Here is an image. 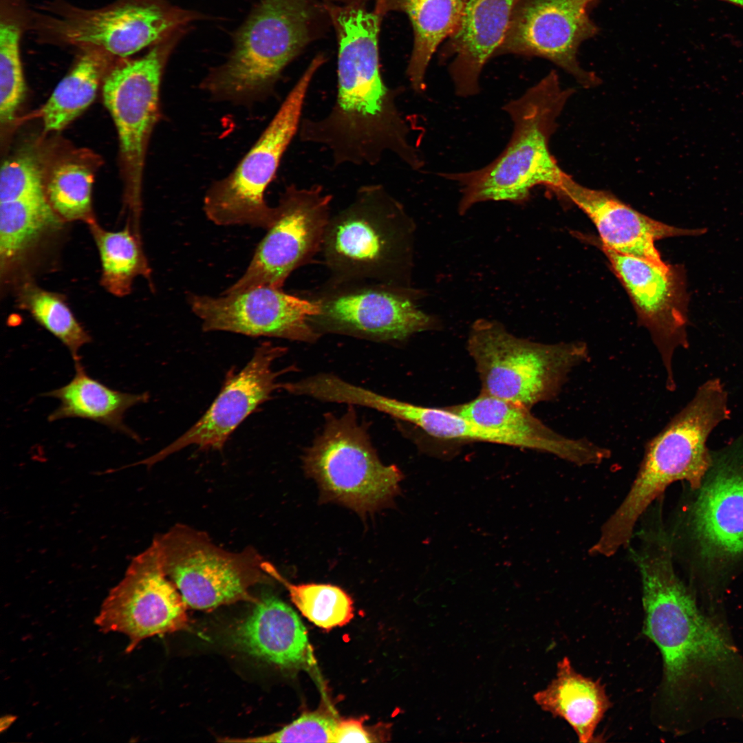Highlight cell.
<instances>
[{
  "label": "cell",
  "instance_id": "6da1fadb",
  "mask_svg": "<svg viewBox=\"0 0 743 743\" xmlns=\"http://www.w3.org/2000/svg\"><path fill=\"white\" fill-rule=\"evenodd\" d=\"M327 6L338 45L337 95L324 118L301 120L300 140L325 146L335 166H374L390 152L411 169H420L424 158L411 144L410 127L396 103L404 88L389 87L380 74L382 17L365 5Z\"/></svg>",
  "mask_w": 743,
  "mask_h": 743
},
{
  "label": "cell",
  "instance_id": "7a4b0ae2",
  "mask_svg": "<svg viewBox=\"0 0 743 743\" xmlns=\"http://www.w3.org/2000/svg\"><path fill=\"white\" fill-rule=\"evenodd\" d=\"M675 562L708 608L723 606L743 570V446L712 456L700 485L685 491L666 524Z\"/></svg>",
  "mask_w": 743,
  "mask_h": 743
},
{
  "label": "cell",
  "instance_id": "3957f363",
  "mask_svg": "<svg viewBox=\"0 0 743 743\" xmlns=\"http://www.w3.org/2000/svg\"><path fill=\"white\" fill-rule=\"evenodd\" d=\"M721 380H708L693 398L645 446L636 475L623 501L603 523L595 543L614 555L630 543L640 517L675 482L697 488L711 466L709 435L730 418Z\"/></svg>",
  "mask_w": 743,
  "mask_h": 743
},
{
  "label": "cell",
  "instance_id": "277c9868",
  "mask_svg": "<svg viewBox=\"0 0 743 743\" xmlns=\"http://www.w3.org/2000/svg\"><path fill=\"white\" fill-rule=\"evenodd\" d=\"M572 94L573 89L563 88L557 73L552 70L504 105L503 110L513 122V131L495 160L478 169L439 174L460 187L461 213L487 201L524 203L537 186L558 194L568 174L551 153L550 140Z\"/></svg>",
  "mask_w": 743,
  "mask_h": 743
},
{
  "label": "cell",
  "instance_id": "5b68a950",
  "mask_svg": "<svg viewBox=\"0 0 743 743\" xmlns=\"http://www.w3.org/2000/svg\"><path fill=\"white\" fill-rule=\"evenodd\" d=\"M413 233L411 219L385 187L361 186L325 229L321 250L331 280L408 287Z\"/></svg>",
  "mask_w": 743,
  "mask_h": 743
},
{
  "label": "cell",
  "instance_id": "8992f818",
  "mask_svg": "<svg viewBox=\"0 0 743 743\" xmlns=\"http://www.w3.org/2000/svg\"><path fill=\"white\" fill-rule=\"evenodd\" d=\"M318 14L310 0H259L228 58L202 87L215 99L235 103L269 95L283 69L314 39Z\"/></svg>",
  "mask_w": 743,
  "mask_h": 743
},
{
  "label": "cell",
  "instance_id": "52a82bcc",
  "mask_svg": "<svg viewBox=\"0 0 743 743\" xmlns=\"http://www.w3.org/2000/svg\"><path fill=\"white\" fill-rule=\"evenodd\" d=\"M198 18L165 0H116L98 8L51 0L32 10L30 31L39 43L96 48L123 59Z\"/></svg>",
  "mask_w": 743,
  "mask_h": 743
},
{
  "label": "cell",
  "instance_id": "ba28073f",
  "mask_svg": "<svg viewBox=\"0 0 743 743\" xmlns=\"http://www.w3.org/2000/svg\"><path fill=\"white\" fill-rule=\"evenodd\" d=\"M467 349L481 380V393L530 409L554 399L573 369L590 358L584 342H534L486 319L472 325Z\"/></svg>",
  "mask_w": 743,
  "mask_h": 743
},
{
  "label": "cell",
  "instance_id": "9c48e42d",
  "mask_svg": "<svg viewBox=\"0 0 743 743\" xmlns=\"http://www.w3.org/2000/svg\"><path fill=\"white\" fill-rule=\"evenodd\" d=\"M306 474L318 484L321 499L360 514L389 504L400 491L402 473L385 465L372 444L367 424L353 407L341 416H325L322 432L303 457Z\"/></svg>",
  "mask_w": 743,
  "mask_h": 743
},
{
  "label": "cell",
  "instance_id": "30bf717a",
  "mask_svg": "<svg viewBox=\"0 0 743 743\" xmlns=\"http://www.w3.org/2000/svg\"><path fill=\"white\" fill-rule=\"evenodd\" d=\"M324 62L319 56L312 61L237 166L209 188L204 199V211L210 221L219 226L248 225L266 229L272 224L275 207L268 205L265 192L299 132L308 91Z\"/></svg>",
  "mask_w": 743,
  "mask_h": 743
},
{
  "label": "cell",
  "instance_id": "8fae6325",
  "mask_svg": "<svg viewBox=\"0 0 743 743\" xmlns=\"http://www.w3.org/2000/svg\"><path fill=\"white\" fill-rule=\"evenodd\" d=\"M164 569L188 607L211 611L239 601L255 603L250 590L269 581L264 561L252 547L231 552L204 532L176 524L154 539Z\"/></svg>",
  "mask_w": 743,
  "mask_h": 743
},
{
  "label": "cell",
  "instance_id": "7c38bea8",
  "mask_svg": "<svg viewBox=\"0 0 743 743\" xmlns=\"http://www.w3.org/2000/svg\"><path fill=\"white\" fill-rule=\"evenodd\" d=\"M409 287L383 283L334 281L308 297L318 307L310 322L318 333L376 341H401L434 328L436 320L418 308Z\"/></svg>",
  "mask_w": 743,
  "mask_h": 743
},
{
  "label": "cell",
  "instance_id": "4fadbf2b",
  "mask_svg": "<svg viewBox=\"0 0 743 743\" xmlns=\"http://www.w3.org/2000/svg\"><path fill=\"white\" fill-rule=\"evenodd\" d=\"M180 30L151 46L143 56L115 63L103 83L104 103L115 124L133 205L138 211L146 150L159 113L162 72Z\"/></svg>",
  "mask_w": 743,
  "mask_h": 743
},
{
  "label": "cell",
  "instance_id": "5bb4252c",
  "mask_svg": "<svg viewBox=\"0 0 743 743\" xmlns=\"http://www.w3.org/2000/svg\"><path fill=\"white\" fill-rule=\"evenodd\" d=\"M332 200L319 185L287 186L245 272L222 294L262 286L282 288L295 269L321 250Z\"/></svg>",
  "mask_w": 743,
  "mask_h": 743
},
{
  "label": "cell",
  "instance_id": "9a60e30c",
  "mask_svg": "<svg viewBox=\"0 0 743 743\" xmlns=\"http://www.w3.org/2000/svg\"><path fill=\"white\" fill-rule=\"evenodd\" d=\"M188 606L164 569L153 539L135 557L124 577L105 599L95 623L104 633H122L129 638L127 652L156 635L186 629Z\"/></svg>",
  "mask_w": 743,
  "mask_h": 743
},
{
  "label": "cell",
  "instance_id": "2e32d148",
  "mask_svg": "<svg viewBox=\"0 0 743 743\" xmlns=\"http://www.w3.org/2000/svg\"><path fill=\"white\" fill-rule=\"evenodd\" d=\"M599 0H521L515 7L495 57L517 55L545 58L585 87L600 83L578 60L580 45L599 28L590 16Z\"/></svg>",
  "mask_w": 743,
  "mask_h": 743
},
{
  "label": "cell",
  "instance_id": "e0dca14e",
  "mask_svg": "<svg viewBox=\"0 0 743 743\" xmlns=\"http://www.w3.org/2000/svg\"><path fill=\"white\" fill-rule=\"evenodd\" d=\"M612 271L626 290L640 325L649 332L666 372V387H676L673 358L689 347V296L682 266L659 265L601 246Z\"/></svg>",
  "mask_w": 743,
  "mask_h": 743
},
{
  "label": "cell",
  "instance_id": "ac0fdd59",
  "mask_svg": "<svg viewBox=\"0 0 743 743\" xmlns=\"http://www.w3.org/2000/svg\"><path fill=\"white\" fill-rule=\"evenodd\" d=\"M286 347L266 342L257 346L240 369H230L221 390L203 416L185 433L139 464L151 466L189 446L200 450L221 451L235 430L259 406L270 400L285 383L279 378L292 366L277 371L274 362L286 354Z\"/></svg>",
  "mask_w": 743,
  "mask_h": 743
},
{
  "label": "cell",
  "instance_id": "d6986e66",
  "mask_svg": "<svg viewBox=\"0 0 743 743\" xmlns=\"http://www.w3.org/2000/svg\"><path fill=\"white\" fill-rule=\"evenodd\" d=\"M188 303L204 332L224 331L252 337H275L312 343L320 334L310 322L318 312L308 298L282 288L257 286L219 297L189 293Z\"/></svg>",
  "mask_w": 743,
  "mask_h": 743
},
{
  "label": "cell",
  "instance_id": "ffe728a7",
  "mask_svg": "<svg viewBox=\"0 0 743 743\" xmlns=\"http://www.w3.org/2000/svg\"><path fill=\"white\" fill-rule=\"evenodd\" d=\"M582 210L595 225L601 246L662 265L655 243L664 238L700 236L706 228H681L655 220L612 193L584 186L567 175L557 195Z\"/></svg>",
  "mask_w": 743,
  "mask_h": 743
},
{
  "label": "cell",
  "instance_id": "44dd1931",
  "mask_svg": "<svg viewBox=\"0 0 743 743\" xmlns=\"http://www.w3.org/2000/svg\"><path fill=\"white\" fill-rule=\"evenodd\" d=\"M520 1L464 0L460 27L439 52L457 96L469 98L480 93L482 70L495 57Z\"/></svg>",
  "mask_w": 743,
  "mask_h": 743
},
{
  "label": "cell",
  "instance_id": "7402d4cb",
  "mask_svg": "<svg viewBox=\"0 0 743 743\" xmlns=\"http://www.w3.org/2000/svg\"><path fill=\"white\" fill-rule=\"evenodd\" d=\"M475 423L507 435L515 446L548 453L577 466L598 465L610 449L585 438L566 437L534 416L530 409L481 393L466 403L449 407Z\"/></svg>",
  "mask_w": 743,
  "mask_h": 743
},
{
  "label": "cell",
  "instance_id": "603a6c76",
  "mask_svg": "<svg viewBox=\"0 0 743 743\" xmlns=\"http://www.w3.org/2000/svg\"><path fill=\"white\" fill-rule=\"evenodd\" d=\"M252 612L233 628L243 651L277 666L292 668L309 663L308 634L297 614L272 595L258 599Z\"/></svg>",
  "mask_w": 743,
  "mask_h": 743
},
{
  "label": "cell",
  "instance_id": "cb8c5ba5",
  "mask_svg": "<svg viewBox=\"0 0 743 743\" xmlns=\"http://www.w3.org/2000/svg\"><path fill=\"white\" fill-rule=\"evenodd\" d=\"M464 0H383L374 12L383 17L390 11L405 13L413 32V43L406 74L411 87L422 94L426 74L439 46L460 27Z\"/></svg>",
  "mask_w": 743,
  "mask_h": 743
},
{
  "label": "cell",
  "instance_id": "d4e9b609",
  "mask_svg": "<svg viewBox=\"0 0 743 743\" xmlns=\"http://www.w3.org/2000/svg\"><path fill=\"white\" fill-rule=\"evenodd\" d=\"M74 376L68 383L44 394L60 402L48 420L87 419L137 440V435L125 424V415L130 408L147 402L149 394L113 389L87 374L80 361L74 362Z\"/></svg>",
  "mask_w": 743,
  "mask_h": 743
},
{
  "label": "cell",
  "instance_id": "484cf974",
  "mask_svg": "<svg viewBox=\"0 0 743 743\" xmlns=\"http://www.w3.org/2000/svg\"><path fill=\"white\" fill-rule=\"evenodd\" d=\"M535 698L543 710L565 720L583 743L595 742L596 729L610 707L600 681L577 673L568 657L558 663L557 677Z\"/></svg>",
  "mask_w": 743,
  "mask_h": 743
},
{
  "label": "cell",
  "instance_id": "4316f807",
  "mask_svg": "<svg viewBox=\"0 0 743 743\" xmlns=\"http://www.w3.org/2000/svg\"><path fill=\"white\" fill-rule=\"evenodd\" d=\"M77 58L39 111L45 131L65 128L94 100L115 58L96 48L78 50Z\"/></svg>",
  "mask_w": 743,
  "mask_h": 743
},
{
  "label": "cell",
  "instance_id": "83f0119b",
  "mask_svg": "<svg viewBox=\"0 0 743 743\" xmlns=\"http://www.w3.org/2000/svg\"><path fill=\"white\" fill-rule=\"evenodd\" d=\"M62 219L46 197L0 202V266L7 273L23 261Z\"/></svg>",
  "mask_w": 743,
  "mask_h": 743
},
{
  "label": "cell",
  "instance_id": "f1b7e54d",
  "mask_svg": "<svg viewBox=\"0 0 743 743\" xmlns=\"http://www.w3.org/2000/svg\"><path fill=\"white\" fill-rule=\"evenodd\" d=\"M32 10L24 0H0V121L11 122L25 93L20 44Z\"/></svg>",
  "mask_w": 743,
  "mask_h": 743
},
{
  "label": "cell",
  "instance_id": "f546056e",
  "mask_svg": "<svg viewBox=\"0 0 743 743\" xmlns=\"http://www.w3.org/2000/svg\"><path fill=\"white\" fill-rule=\"evenodd\" d=\"M376 410L412 424L428 435L446 440L481 441L514 446L513 441L499 431L484 427L449 407H428L377 396Z\"/></svg>",
  "mask_w": 743,
  "mask_h": 743
},
{
  "label": "cell",
  "instance_id": "4dcf8cb0",
  "mask_svg": "<svg viewBox=\"0 0 743 743\" xmlns=\"http://www.w3.org/2000/svg\"><path fill=\"white\" fill-rule=\"evenodd\" d=\"M100 254L103 286L117 297L127 295L134 279L150 276V269L138 237L128 226L112 232L104 230L96 222L89 224Z\"/></svg>",
  "mask_w": 743,
  "mask_h": 743
},
{
  "label": "cell",
  "instance_id": "1f68e13d",
  "mask_svg": "<svg viewBox=\"0 0 743 743\" xmlns=\"http://www.w3.org/2000/svg\"><path fill=\"white\" fill-rule=\"evenodd\" d=\"M262 568L268 575L286 586L292 603L302 615L316 626L330 629L343 626L352 619L353 601L342 588L331 584H292L270 563L263 561Z\"/></svg>",
  "mask_w": 743,
  "mask_h": 743
},
{
  "label": "cell",
  "instance_id": "d6a6232c",
  "mask_svg": "<svg viewBox=\"0 0 743 743\" xmlns=\"http://www.w3.org/2000/svg\"><path fill=\"white\" fill-rule=\"evenodd\" d=\"M19 299L33 319L67 348L74 361H80L79 351L91 338L63 298L34 283H25L19 290Z\"/></svg>",
  "mask_w": 743,
  "mask_h": 743
},
{
  "label": "cell",
  "instance_id": "836d02e7",
  "mask_svg": "<svg viewBox=\"0 0 743 743\" xmlns=\"http://www.w3.org/2000/svg\"><path fill=\"white\" fill-rule=\"evenodd\" d=\"M93 174L85 164L67 161L56 165L45 182L47 200L66 221L96 222L91 208Z\"/></svg>",
  "mask_w": 743,
  "mask_h": 743
},
{
  "label": "cell",
  "instance_id": "e575fe53",
  "mask_svg": "<svg viewBox=\"0 0 743 743\" xmlns=\"http://www.w3.org/2000/svg\"><path fill=\"white\" fill-rule=\"evenodd\" d=\"M338 720L326 710L302 714L299 718L276 732L257 737L224 738L222 742H333Z\"/></svg>",
  "mask_w": 743,
  "mask_h": 743
},
{
  "label": "cell",
  "instance_id": "d590c367",
  "mask_svg": "<svg viewBox=\"0 0 743 743\" xmlns=\"http://www.w3.org/2000/svg\"><path fill=\"white\" fill-rule=\"evenodd\" d=\"M46 197L45 182L36 161L28 155L6 160L0 173V202Z\"/></svg>",
  "mask_w": 743,
  "mask_h": 743
},
{
  "label": "cell",
  "instance_id": "8d00e7d4",
  "mask_svg": "<svg viewBox=\"0 0 743 743\" xmlns=\"http://www.w3.org/2000/svg\"><path fill=\"white\" fill-rule=\"evenodd\" d=\"M363 720L347 719L338 720L334 734L333 742H373L376 740L363 725Z\"/></svg>",
  "mask_w": 743,
  "mask_h": 743
},
{
  "label": "cell",
  "instance_id": "74e56055",
  "mask_svg": "<svg viewBox=\"0 0 743 743\" xmlns=\"http://www.w3.org/2000/svg\"><path fill=\"white\" fill-rule=\"evenodd\" d=\"M326 1H330V2H336V3H341V5H349V4L365 5L368 1H374L376 3V4H375V6H376V5L378 4V3H380V2H382L383 0H326Z\"/></svg>",
  "mask_w": 743,
  "mask_h": 743
},
{
  "label": "cell",
  "instance_id": "f35d334b",
  "mask_svg": "<svg viewBox=\"0 0 743 743\" xmlns=\"http://www.w3.org/2000/svg\"><path fill=\"white\" fill-rule=\"evenodd\" d=\"M730 3L743 9V0H720Z\"/></svg>",
  "mask_w": 743,
  "mask_h": 743
}]
</instances>
